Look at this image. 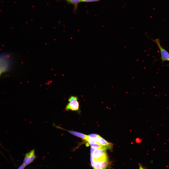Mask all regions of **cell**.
Returning a JSON list of instances; mask_svg holds the SVG:
<instances>
[{
    "label": "cell",
    "mask_w": 169,
    "mask_h": 169,
    "mask_svg": "<svg viewBox=\"0 0 169 169\" xmlns=\"http://www.w3.org/2000/svg\"><path fill=\"white\" fill-rule=\"evenodd\" d=\"M95 139L97 143L99 145L103 146H109L112 147L113 144L111 143L108 142L99 135Z\"/></svg>",
    "instance_id": "6"
},
{
    "label": "cell",
    "mask_w": 169,
    "mask_h": 169,
    "mask_svg": "<svg viewBox=\"0 0 169 169\" xmlns=\"http://www.w3.org/2000/svg\"><path fill=\"white\" fill-rule=\"evenodd\" d=\"M72 134L84 139L87 141L88 135L79 132L70 131H67Z\"/></svg>",
    "instance_id": "8"
},
{
    "label": "cell",
    "mask_w": 169,
    "mask_h": 169,
    "mask_svg": "<svg viewBox=\"0 0 169 169\" xmlns=\"http://www.w3.org/2000/svg\"><path fill=\"white\" fill-rule=\"evenodd\" d=\"M23 164H22L17 169H24L26 167Z\"/></svg>",
    "instance_id": "11"
},
{
    "label": "cell",
    "mask_w": 169,
    "mask_h": 169,
    "mask_svg": "<svg viewBox=\"0 0 169 169\" xmlns=\"http://www.w3.org/2000/svg\"><path fill=\"white\" fill-rule=\"evenodd\" d=\"M139 169H145L142 166V165L139 164Z\"/></svg>",
    "instance_id": "12"
},
{
    "label": "cell",
    "mask_w": 169,
    "mask_h": 169,
    "mask_svg": "<svg viewBox=\"0 0 169 169\" xmlns=\"http://www.w3.org/2000/svg\"><path fill=\"white\" fill-rule=\"evenodd\" d=\"M90 159L93 169H106L109 164L106 150L91 147Z\"/></svg>",
    "instance_id": "1"
},
{
    "label": "cell",
    "mask_w": 169,
    "mask_h": 169,
    "mask_svg": "<svg viewBox=\"0 0 169 169\" xmlns=\"http://www.w3.org/2000/svg\"><path fill=\"white\" fill-rule=\"evenodd\" d=\"M57 1L61 0H56ZM68 4H72L74 6L73 12L75 13L77 9L78 5L79 3L81 2V0H64Z\"/></svg>",
    "instance_id": "7"
},
{
    "label": "cell",
    "mask_w": 169,
    "mask_h": 169,
    "mask_svg": "<svg viewBox=\"0 0 169 169\" xmlns=\"http://www.w3.org/2000/svg\"><path fill=\"white\" fill-rule=\"evenodd\" d=\"M100 0H81V2H92L98 1Z\"/></svg>",
    "instance_id": "10"
},
{
    "label": "cell",
    "mask_w": 169,
    "mask_h": 169,
    "mask_svg": "<svg viewBox=\"0 0 169 169\" xmlns=\"http://www.w3.org/2000/svg\"><path fill=\"white\" fill-rule=\"evenodd\" d=\"M77 97L75 96H70L69 98V103L66 106L65 109L68 111H78L79 109V103L78 101Z\"/></svg>",
    "instance_id": "3"
},
{
    "label": "cell",
    "mask_w": 169,
    "mask_h": 169,
    "mask_svg": "<svg viewBox=\"0 0 169 169\" xmlns=\"http://www.w3.org/2000/svg\"><path fill=\"white\" fill-rule=\"evenodd\" d=\"M1 73L0 72V75H1Z\"/></svg>",
    "instance_id": "13"
},
{
    "label": "cell",
    "mask_w": 169,
    "mask_h": 169,
    "mask_svg": "<svg viewBox=\"0 0 169 169\" xmlns=\"http://www.w3.org/2000/svg\"><path fill=\"white\" fill-rule=\"evenodd\" d=\"M99 135L98 134H92L88 135L89 137L93 138H97Z\"/></svg>",
    "instance_id": "9"
},
{
    "label": "cell",
    "mask_w": 169,
    "mask_h": 169,
    "mask_svg": "<svg viewBox=\"0 0 169 169\" xmlns=\"http://www.w3.org/2000/svg\"><path fill=\"white\" fill-rule=\"evenodd\" d=\"M36 157L35 149H33L26 153L23 164L27 166L33 162Z\"/></svg>",
    "instance_id": "4"
},
{
    "label": "cell",
    "mask_w": 169,
    "mask_h": 169,
    "mask_svg": "<svg viewBox=\"0 0 169 169\" xmlns=\"http://www.w3.org/2000/svg\"><path fill=\"white\" fill-rule=\"evenodd\" d=\"M153 41L157 44L159 49L161 55V58L163 62L165 61H169V53L161 46L158 39L155 40L151 39Z\"/></svg>",
    "instance_id": "5"
},
{
    "label": "cell",
    "mask_w": 169,
    "mask_h": 169,
    "mask_svg": "<svg viewBox=\"0 0 169 169\" xmlns=\"http://www.w3.org/2000/svg\"><path fill=\"white\" fill-rule=\"evenodd\" d=\"M9 57L5 54L0 55V72L1 73L8 71L10 65Z\"/></svg>",
    "instance_id": "2"
}]
</instances>
